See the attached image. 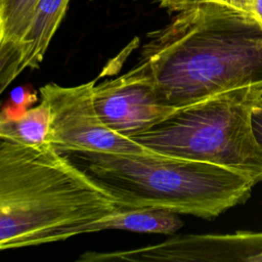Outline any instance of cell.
<instances>
[{
    "instance_id": "1",
    "label": "cell",
    "mask_w": 262,
    "mask_h": 262,
    "mask_svg": "<svg viewBox=\"0 0 262 262\" xmlns=\"http://www.w3.org/2000/svg\"><path fill=\"white\" fill-rule=\"evenodd\" d=\"M146 38L134 67L166 106L262 85V27L245 10L202 4L177 12Z\"/></svg>"
},
{
    "instance_id": "2",
    "label": "cell",
    "mask_w": 262,
    "mask_h": 262,
    "mask_svg": "<svg viewBox=\"0 0 262 262\" xmlns=\"http://www.w3.org/2000/svg\"><path fill=\"white\" fill-rule=\"evenodd\" d=\"M125 207L49 143L0 142V249L98 231Z\"/></svg>"
},
{
    "instance_id": "3",
    "label": "cell",
    "mask_w": 262,
    "mask_h": 262,
    "mask_svg": "<svg viewBox=\"0 0 262 262\" xmlns=\"http://www.w3.org/2000/svg\"><path fill=\"white\" fill-rule=\"evenodd\" d=\"M60 152L125 208H157L212 219L245 203L255 185L248 176L223 166L152 151Z\"/></svg>"
},
{
    "instance_id": "4",
    "label": "cell",
    "mask_w": 262,
    "mask_h": 262,
    "mask_svg": "<svg viewBox=\"0 0 262 262\" xmlns=\"http://www.w3.org/2000/svg\"><path fill=\"white\" fill-rule=\"evenodd\" d=\"M261 96L262 85L226 90L177 107L130 138L152 152L229 168L256 184L262 181V148L252 112Z\"/></svg>"
},
{
    "instance_id": "5",
    "label": "cell",
    "mask_w": 262,
    "mask_h": 262,
    "mask_svg": "<svg viewBox=\"0 0 262 262\" xmlns=\"http://www.w3.org/2000/svg\"><path fill=\"white\" fill-rule=\"evenodd\" d=\"M94 86L95 81L73 87L49 83L40 89L50 114L48 143L57 151H150L131 138L112 131L102 123L93 102Z\"/></svg>"
},
{
    "instance_id": "6",
    "label": "cell",
    "mask_w": 262,
    "mask_h": 262,
    "mask_svg": "<svg viewBox=\"0 0 262 262\" xmlns=\"http://www.w3.org/2000/svg\"><path fill=\"white\" fill-rule=\"evenodd\" d=\"M93 102L102 123L128 138L151 128L176 110L160 102L152 82L135 67L95 84Z\"/></svg>"
},
{
    "instance_id": "7",
    "label": "cell",
    "mask_w": 262,
    "mask_h": 262,
    "mask_svg": "<svg viewBox=\"0 0 262 262\" xmlns=\"http://www.w3.org/2000/svg\"><path fill=\"white\" fill-rule=\"evenodd\" d=\"M151 261L262 262V232L181 235L147 246Z\"/></svg>"
},
{
    "instance_id": "8",
    "label": "cell",
    "mask_w": 262,
    "mask_h": 262,
    "mask_svg": "<svg viewBox=\"0 0 262 262\" xmlns=\"http://www.w3.org/2000/svg\"><path fill=\"white\" fill-rule=\"evenodd\" d=\"M70 0H39L30 25L11 57L0 66V92L25 70L42 62L50 41L68 9Z\"/></svg>"
},
{
    "instance_id": "9",
    "label": "cell",
    "mask_w": 262,
    "mask_h": 262,
    "mask_svg": "<svg viewBox=\"0 0 262 262\" xmlns=\"http://www.w3.org/2000/svg\"><path fill=\"white\" fill-rule=\"evenodd\" d=\"M183 226L177 213L157 208H123L102 220L99 231L120 229L144 233L171 234Z\"/></svg>"
},
{
    "instance_id": "10",
    "label": "cell",
    "mask_w": 262,
    "mask_h": 262,
    "mask_svg": "<svg viewBox=\"0 0 262 262\" xmlns=\"http://www.w3.org/2000/svg\"><path fill=\"white\" fill-rule=\"evenodd\" d=\"M50 114L43 99L41 102L23 114L8 116L1 114L0 139L26 145H42L48 143Z\"/></svg>"
},
{
    "instance_id": "11",
    "label": "cell",
    "mask_w": 262,
    "mask_h": 262,
    "mask_svg": "<svg viewBox=\"0 0 262 262\" xmlns=\"http://www.w3.org/2000/svg\"><path fill=\"white\" fill-rule=\"evenodd\" d=\"M39 0H0V66L13 54Z\"/></svg>"
},
{
    "instance_id": "12",
    "label": "cell",
    "mask_w": 262,
    "mask_h": 262,
    "mask_svg": "<svg viewBox=\"0 0 262 262\" xmlns=\"http://www.w3.org/2000/svg\"><path fill=\"white\" fill-rule=\"evenodd\" d=\"M217 3L242 10H247L248 0H159L160 7L167 9L169 12H179L202 4Z\"/></svg>"
},
{
    "instance_id": "13",
    "label": "cell",
    "mask_w": 262,
    "mask_h": 262,
    "mask_svg": "<svg viewBox=\"0 0 262 262\" xmlns=\"http://www.w3.org/2000/svg\"><path fill=\"white\" fill-rule=\"evenodd\" d=\"M252 126L255 138L262 148V96L255 104L252 112Z\"/></svg>"
},
{
    "instance_id": "14",
    "label": "cell",
    "mask_w": 262,
    "mask_h": 262,
    "mask_svg": "<svg viewBox=\"0 0 262 262\" xmlns=\"http://www.w3.org/2000/svg\"><path fill=\"white\" fill-rule=\"evenodd\" d=\"M246 11L262 27V0H248Z\"/></svg>"
}]
</instances>
